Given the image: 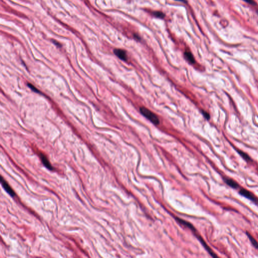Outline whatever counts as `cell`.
I'll list each match as a JSON object with an SVG mask.
<instances>
[{
    "label": "cell",
    "mask_w": 258,
    "mask_h": 258,
    "mask_svg": "<svg viewBox=\"0 0 258 258\" xmlns=\"http://www.w3.org/2000/svg\"><path fill=\"white\" fill-rule=\"evenodd\" d=\"M140 112L148 120L152 122L154 125H157L159 124V120L157 116L155 114L150 111L145 107H141L140 108Z\"/></svg>",
    "instance_id": "cell-1"
},
{
    "label": "cell",
    "mask_w": 258,
    "mask_h": 258,
    "mask_svg": "<svg viewBox=\"0 0 258 258\" xmlns=\"http://www.w3.org/2000/svg\"><path fill=\"white\" fill-rule=\"evenodd\" d=\"M239 193L240 195L243 196V197L249 199L251 201L254 202L255 203H258V199L252 193L249 192L245 189H241L239 191Z\"/></svg>",
    "instance_id": "cell-2"
},
{
    "label": "cell",
    "mask_w": 258,
    "mask_h": 258,
    "mask_svg": "<svg viewBox=\"0 0 258 258\" xmlns=\"http://www.w3.org/2000/svg\"><path fill=\"white\" fill-rule=\"evenodd\" d=\"M1 183L3 188L6 191V192L8 194L10 195L11 197H14L15 196V193L11 188V186L9 185V184L5 181V179L2 177H1Z\"/></svg>",
    "instance_id": "cell-3"
},
{
    "label": "cell",
    "mask_w": 258,
    "mask_h": 258,
    "mask_svg": "<svg viewBox=\"0 0 258 258\" xmlns=\"http://www.w3.org/2000/svg\"><path fill=\"white\" fill-rule=\"evenodd\" d=\"M38 155L40 156V159L42 160V162L44 165L46 167L47 169H48L50 170H53V167H52V165L50 162L49 160L48 159L46 156L44 154L42 153L41 152H40L38 153Z\"/></svg>",
    "instance_id": "cell-4"
},
{
    "label": "cell",
    "mask_w": 258,
    "mask_h": 258,
    "mask_svg": "<svg viewBox=\"0 0 258 258\" xmlns=\"http://www.w3.org/2000/svg\"><path fill=\"white\" fill-rule=\"evenodd\" d=\"M114 54L122 61H127V56L126 51L121 49H115L114 50Z\"/></svg>",
    "instance_id": "cell-5"
},
{
    "label": "cell",
    "mask_w": 258,
    "mask_h": 258,
    "mask_svg": "<svg viewBox=\"0 0 258 258\" xmlns=\"http://www.w3.org/2000/svg\"><path fill=\"white\" fill-rule=\"evenodd\" d=\"M224 182L225 183L228 185V186H230L231 188L233 189L238 188L239 187V185L238 183L235 181L234 179H229V178H225L224 179Z\"/></svg>",
    "instance_id": "cell-6"
},
{
    "label": "cell",
    "mask_w": 258,
    "mask_h": 258,
    "mask_svg": "<svg viewBox=\"0 0 258 258\" xmlns=\"http://www.w3.org/2000/svg\"><path fill=\"white\" fill-rule=\"evenodd\" d=\"M186 59L191 64H194L195 63V60L192 54L190 52L186 51L184 54Z\"/></svg>",
    "instance_id": "cell-7"
},
{
    "label": "cell",
    "mask_w": 258,
    "mask_h": 258,
    "mask_svg": "<svg viewBox=\"0 0 258 258\" xmlns=\"http://www.w3.org/2000/svg\"><path fill=\"white\" fill-rule=\"evenodd\" d=\"M246 234H247V237H249V241H251V244L253 245L255 248H256V249H258V241H256V239L254 238V237L252 236L251 234H250L248 232H247Z\"/></svg>",
    "instance_id": "cell-8"
},
{
    "label": "cell",
    "mask_w": 258,
    "mask_h": 258,
    "mask_svg": "<svg viewBox=\"0 0 258 258\" xmlns=\"http://www.w3.org/2000/svg\"><path fill=\"white\" fill-rule=\"evenodd\" d=\"M237 151L238 154L241 156V157L243 158V159H245V160H246L247 161H251V158L249 157V156L247 155V153H245L243 151H241V150H238V149L237 150Z\"/></svg>",
    "instance_id": "cell-9"
},
{
    "label": "cell",
    "mask_w": 258,
    "mask_h": 258,
    "mask_svg": "<svg viewBox=\"0 0 258 258\" xmlns=\"http://www.w3.org/2000/svg\"><path fill=\"white\" fill-rule=\"evenodd\" d=\"M153 15L156 17L162 18V19L164 18L165 17V14L163 13H162V12H160V11L153 12Z\"/></svg>",
    "instance_id": "cell-10"
},
{
    "label": "cell",
    "mask_w": 258,
    "mask_h": 258,
    "mask_svg": "<svg viewBox=\"0 0 258 258\" xmlns=\"http://www.w3.org/2000/svg\"><path fill=\"white\" fill-rule=\"evenodd\" d=\"M27 85H28V86L34 92L37 93H41V92H40V90L37 89V88L34 87L32 84H31L30 83H28Z\"/></svg>",
    "instance_id": "cell-11"
},
{
    "label": "cell",
    "mask_w": 258,
    "mask_h": 258,
    "mask_svg": "<svg viewBox=\"0 0 258 258\" xmlns=\"http://www.w3.org/2000/svg\"><path fill=\"white\" fill-rule=\"evenodd\" d=\"M202 114H203V116H205V118H207V120L210 118V116H209V114L207 112H204V111H202Z\"/></svg>",
    "instance_id": "cell-12"
},
{
    "label": "cell",
    "mask_w": 258,
    "mask_h": 258,
    "mask_svg": "<svg viewBox=\"0 0 258 258\" xmlns=\"http://www.w3.org/2000/svg\"><path fill=\"white\" fill-rule=\"evenodd\" d=\"M52 42H53V43L55 44L56 46H57L58 47H61V44H60L59 42L56 41V40H52Z\"/></svg>",
    "instance_id": "cell-13"
},
{
    "label": "cell",
    "mask_w": 258,
    "mask_h": 258,
    "mask_svg": "<svg viewBox=\"0 0 258 258\" xmlns=\"http://www.w3.org/2000/svg\"><path fill=\"white\" fill-rule=\"evenodd\" d=\"M243 1H245L246 2L249 3L250 4L254 5L255 4V1L254 0H243Z\"/></svg>",
    "instance_id": "cell-14"
},
{
    "label": "cell",
    "mask_w": 258,
    "mask_h": 258,
    "mask_svg": "<svg viewBox=\"0 0 258 258\" xmlns=\"http://www.w3.org/2000/svg\"><path fill=\"white\" fill-rule=\"evenodd\" d=\"M134 36H135V37L136 38H137V40H139V39H140V37H139V36H138V35H136V34H135Z\"/></svg>",
    "instance_id": "cell-15"
},
{
    "label": "cell",
    "mask_w": 258,
    "mask_h": 258,
    "mask_svg": "<svg viewBox=\"0 0 258 258\" xmlns=\"http://www.w3.org/2000/svg\"><path fill=\"white\" fill-rule=\"evenodd\" d=\"M177 1H181V2H185L186 1L185 0H177Z\"/></svg>",
    "instance_id": "cell-16"
}]
</instances>
